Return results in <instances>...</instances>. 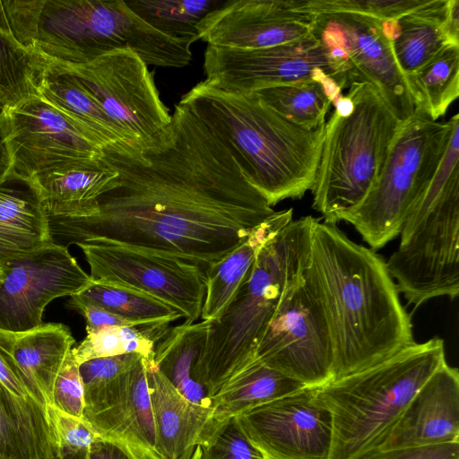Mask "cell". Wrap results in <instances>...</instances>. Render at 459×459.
<instances>
[{
	"label": "cell",
	"instance_id": "14",
	"mask_svg": "<svg viewBox=\"0 0 459 459\" xmlns=\"http://www.w3.org/2000/svg\"><path fill=\"white\" fill-rule=\"evenodd\" d=\"M92 282L68 247L53 242L6 262L0 266V329L22 333L41 325L50 301Z\"/></svg>",
	"mask_w": 459,
	"mask_h": 459
},
{
	"label": "cell",
	"instance_id": "17",
	"mask_svg": "<svg viewBox=\"0 0 459 459\" xmlns=\"http://www.w3.org/2000/svg\"><path fill=\"white\" fill-rule=\"evenodd\" d=\"M204 69L205 82L222 91L235 93H252L263 88L303 80L321 73L327 74L337 82L327 54L312 35L297 41L259 49L208 45L204 53Z\"/></svg>",
	"mask_w": 459,
	"mask_h": 459
},
{
	"label": "cell",
	"instance_id": "44",
	"mask_svg": "<svg viewBox=\"0 0 459 459\" xmlns=\"http://www.w3.org/2000/svg\"><path fill=\"white\" fill-rule=\"evenodd\" d=\"M67 304L71 308L77 311L84 317L87 328L144 325L138 322L124 318L99 306L76 301L71 298Z\"/></svg>",
	"mask_w": 459,
	"mask_h": 459
},
{
	"label": "cell",
	"instance_id": "42",
	"mask_svg": "<svg viewBox=\"0 0 459 459\" xmlns=\"http://www.w3.org/2000/svg\"><path fill=\"white\" fill-rule=\"evenodd\" d=\"M14 336L15 333L0 329V382L14 394L36 400L13 358Z\"/></svg>",
	"mask_w": 459,
	"mask_h": 459
},
{
	"label": "cell",
	"instance_id": "28",
	"mask_svg": "<svg viewBox=\"0 0 459 459\" xmlns=\"http://www.w3.org/2000/svg\"><path fill=\"white\" fill-rule=\"evenodd\" d=\"M116 172L100 158L52 169L31 179L44 200L48 215H72L96 200Z\"/></svg>",
	"mask_w": 459,
	"mask_h": 459
},
{
	"label": "cell",
	"instance_id": "3",
	"mask_svg": "<svg viewBox=\"0 0 459 459\" xmlns=\"http://www.w3.org/2000/svg\"><path fill=\"white\" fill-rule=\"evenodd\" d=\"M222 142L242 173L273 206L311 190L325 126L307 130L281 117L255 93H235L205 81L181 100Z\"/></svg>",
	"mask_w": 459,
	"mask_h": 459
},
{
	"label": "cell",
	"instance_id": "45",
	"mask_svg": "<svg viewBox=\"0 0 459 459\" xmlns=\"http://www.w3.org/2000/svg\"><path fill=\"white\" fill-rule=\"evenodd\" d=\"M88 459H137L118 443L99 439L88 450Z\"/></svg>",
	"mask_w": 459,
	"mask_h": 459
},
{
	"label": "cell",
	"instance_id": "7",
	"mask_svg": "<svg viewBox=\"0 0 459 459\" xmlns=\"http://www.w3.org/2000/svg\"><path fill=\"white\" fill-rule=\"evenodd\" d=\"M30 39L34 53L67 66L121 49L147 65L184 67L192 60L190 43L154 30L122 0H41Z\"/></svg>",
	"mask_w": 459,
	"mask_h": 459
},
{
	"label": "cell",
	"instance_id": "20",
	"mask_svg": "<svg viewBox=\"0 0 459 459\" xmlns=\"http://www.w3.org/2000/svg\"><path fill=\"white\" fill-rule=\"evenodd\" d=\"M459 442V372L446 360L414 394L377 450Z\"/></svg>",
	"mask_w": 459,
	"mask_h": 459
},
{
	"label": "cell",
	"instance_id": "27",
	"mask_svg": "<svg viewBox=\"0 0 459 459\" xmlns=\"http://www.w3.org/2000/svg\"><path fill=\"white\" fill-rule=\"evenodd\" d=\"M293 209L275 214L255 227L233 250L205 270L206 288L201 318L221 316L251 269L262 246L293 219Z\"/></svg>",
	"mask_w": 459,
	"mask_h": 459
},
{
	"label": "cell",
	"instance_id": "37",
	"mask_svg": "<svg viewBox=\"0 0 459 459\" xmlns=\"http://www.w3.org/2000/svg\"><path fill=\"white\" fill-rule=\"evenodd\" d=\"M429 0H290V8L310 15L349 13L381 21L395 20L425 6Z\"/></svg>",
	"mask_w": 459,
	"mask_h": 459
},
{
	"label": "cell",
	"instance_id": "47",
	"mask_svg": "<svg viewBox=\"0 0 459 459\" xmlns=\"http://www.w3.org/2000/svg\"><path fill=\"white\" fill-rule=\"evenodd\" d=\"M11 169V159L5 140V117L0 113V180Z\"/></svg>",
	"mask_w": 459,
	"mask_h": 459
},
{
	"label": "cell",
	"instance_id": "24",
	"mask_svg": "<svg viewBox=\"0 0 459 459\" xmlns=\"http://www.w3.org/2000/svg\"><path fill=\"white\" fill-rule=\"evenodd\" d=\"M37 93L102 148L129 142L67 66L47 61L38 78Z\"/></svg>",
	"mask_w": 459,
	"mask_h": 459
},
{
	"label": "cell",
	"instance_id": "19",
	"mask_svg": "<svg viewBox=\"0 0 459 459\" xmlns=\"http://www.w3.org/2000/svg\"><path fill=\"white\" fill-rule=\"evenodd\" d=\"M311 21L293 11L290 0H226L198 23V39L222 48H270L310 36Z\"/></svg>",
	"mask_w": 459,
	"mask_h": 459
},
{
	"label": "cell",
	"instance_id": "23",
	"mask_svg": "<svg viewBox=\"0 0 459 459\" xmlns=\"http://www.w3.org/2000/svg\"><path fill=\"white\" fill-rule=\"evenodd\" d=\"M58 453L47 407L0 382V459H50Z\"/></svg>",
	"mask_w": 459,
	"mask_h": 459
},
{
	"label": "cell",
	"instance_id": "43",
	"mask_svg": "<svg viewBox=\"0 0 459 459\" xmlns=\"http://www.w3.org/2000/svg\"><path fill=\"white\" fill-rule=\"evenodd\" d=\"M361 459H459V442L378 450Z\"/></svg>",
	"mask_w": 459,
	"mask_h": 459
},
{
	"label": "cell",
	"instance_id": "13",
	"mask_svg": "<svg viewBox=\"0 0 459 459\" xmlns=\"http://www.w3.org/2000/svg\"><path fill=\"white\" fill-rule=\"evenodd\" d=\"M67 67L130 143H147L169 126L171 115L153 74L134 51L117 50Z\"/></svg>",
	"mask_w": 459,
	"mask_h": 459
},
{
	"label": "cell",
	"instance_id": "48",
	"mask_svg": "<svg viewBox=\"0 0 459 459\" xmlns=\"http://www.w3.org/2000/svg\"><path fill=\"white\" fill-rule=\"evenodd\" d=\"M50 459H88V450L60 451Z\"/></svg>",
	"mask_w": 459,
	"mask_h": 459
},
{
	"label": "cell",
	"instance_id": "33",
	"mask_svg": "<svg viewBox=\"0 0 459 459\" xmlns=\"http://www.w3.org/2000/svg\"><path fill=\"white\" fill-rule=\"evenodd\" d=\"M169 328V324L165 323L140 326L86 327L85 338L71 351L79 366L91 359L126 353H138L150 359H153L156 344Z\"/></svg>",
	"mask_w": 459,
	"mask_h": 459
},
{
	"label": "cell",
	"instance_id": "40",
	"mask_svg": "<svg viewBox=\"0 0 459 459\" xmlns=\"http://www.w3.org/2000/svg\"><path fill=\"white\" fill-rule=\"evenodd\" d=\"M47 409L56 431L59 452L89 450L95 441L100 439L82 419L54 406Z\"/></svg>",
	"mask_w": 459,
	"mask_h": 459
},
{
	"label": "cell",
	"instance_id": "16",
	"mask_svg": "<svg viewBox=\"0 0 459 459\" xmlns=\"http://www.w3.org/2000/svg\"><path fill=\"white\" fill-rule=\"evenodd\" d=\"M236 417L264 459L330 458L333 417L317 387H305Z\"/></svg>",
	"mask_w": 459,
	"mask_h": 459
},
{
	"label": "cell",
	"instance_id": "1",
	"mask_svg": "<svg viewBox=\"0 0 459 459\" xmlns=\"http://www.w3.org/2000/svg\"><path fill=\"white\" fill-rule=\"evenodd\" d=\"M100 159L116 178L76 214L48 215L53 243L117 245L205 271L276 212L216 134L180 103L155 138L106 146Z\"/></svg>",
	"mask_w": 459,
	"mask_h": 459
},
{
	"label": "cell",
	"instance_id": "10",
	"mask_svg": "<svg viewBox=\"0 0 459 459\" xmlns=\"http://www.w3.org/2000/svg\"><path fill=\"white\" fill-rule=\"evenodd\" d=\"M311 35L327 54L342 91L353 82H368L401 122L413 114L384 21L349 13L316 14L312 15Z\"/></svg>",
	"mask_w": 459,
	"mask_h": 459
},
{
	"label": "cell",
	"instance_id": "30",
	"mask_svg": "<svg viewBox=\"0 0 459 459\" xmlns=\"http://www.w3.org/2000/svg\"><path fill=\"white\" fill-rule=\"evenodd\" d=\"M252 93L281 117L307 130L325 126L330 108L343 95L338 83L325 73Z\"/></svg>",
	"mask_w": 459,
	"mask_h": 459
},
{
	"label": "cell",
	"instance_id": "36",
	"mask_svg": "<svg viewBox=\"0 0 459 459\" xmlns=\"http://www.w3.org/2000/svg\"><path fill=\"white\" fill-rule=\"evenodd\" d=\"M47 61L0 30V108L13 107L37 93L38 78Z\"/></svg>",
	"mask_w": 459,
	"mask_h": 459
},
{
	"label": "cell",
	"instance_id": "39",
	"mask_svg": "<svg viewBox=\"0 0 459 459\" xmlns=\"http://www.w3.org/2000/svg\"><path fill=\"white\" fill-rule=\"evenodd\" d=\"M83 394V385L79 365L75 361L72 351H70L65 359L54 383L52 406L82 419L84 408Z\"/></svg>",
	"mask_w": 459,
	"mask_h": 459
},
{
	"label": "cell",
	"instance_id": "18",
	"mask_svg": "<svg viewBox=\"0 0 459 459\" xmlns=\"http://www.w3.org/2000/svg\"><path fill=\"white\" fill-rule=\"evenodd\" d=\"M82 420L101 438L125 446L137 459H161L144 358L105 385L84 392Z\"/></svg>",
	"mask_w": 459,
	"mask_h": 459
},
{
	"label": "cell",
	"instance_id": "4",
	"mask_svg": "<svg viewBox=\"0 0 459 459\" xmlns=\"http://www.w3.org/2000/svg\"><path fill=\"white\" fill-rule=\"evenodd\" d=\"M316 221L310 215L292 220L270 238L221 316L210 321L201 364L211 399L255 360L284 291L304 271Z\"/></svg>",
	"mask_w": 459,
	"mask_h": 459
},
{
	"label": "cell",
	"instance_id": "5",
	"mask_svg": "<svg viewBox=\"0 0 459 459\" xmlns=\"http://www.w3.org/2000/svg\"><path fill=\"white\" fill-rule=\"evenodd\" d=\"M445 361L444 341L433 337L317 386L333 417L329 459H361L377 451L414 394Z\"/></svg>",
	"mask_w": 459,
	"mask_h": 459
},
{
	"label": "cell",
	"instance_id": "38",
	"mask_svg": "<svg viewBox=\"0 0 459 459\" xmlns=\"http://www.w3.org/2000/svg\"><path fill=\"white\" fill-rule=\"evenodd\" d=\"M201 459H264L241 429L237 417L210 419L198 445Z\"/></svg>",
	"mask_w": 459,
	"mask_h": 459
},
{
	"label": "cell",
	"instance_id": "46",
	"mask_svg": "<svg viewBox=\"0 0 459 459\" xmlns=\"http://www.w3.org/2000/svg\"><path fill=\"white\" fill-rule=\"evenodd\" d=\"M443 27L448 41L459 46V1L447 0Z\"/></svg>",
	"mask_w": 459,
	"mask_h": 459
},
{
	"label": "cell",
	"instance_id": "25",
	"mask_svg": "<svg viewBox=\"0 0 459 459\" xmlns=\"http://www.w3.org/2000/svg\"><path fill=\"white\" fill-rule=\"evenodd\" d=\"M210 321L170 327L154 349L153 360L170 384L190 402L211 408L201 359Z\"/></svg>",
	"mask_w": 459,
	"mask_h": 459
},
{
	"label": "cell",
	"instance_id": "8",
	"mask_svg": "<svg viewBox=\"0 0 459 459\" xmlns=\"http://www.w3.org/2000/svg\"><path fill=\"white\" fill-rule=\"evenodd\" d=\"M459 122L453 121L439 166L407 215L385 261L399 293L417 308L459 294Z\"/></svg>",
	"mask_w": 459,
	"mask_h": 459
},
{
	"label": "cell",
	"instance_id": "22",
	"mask_svg": "<svg viewBox=\"0 0 459 459\" xmlns=\"http://www.w3.org/2000/svg\"><path fill=\"white\" fill-rule=\"evenodd\" d=\"M52 242L41 194L12 169L0 180V266Z\"/></svg>",
	"mask_w": 459,
	"mask_h": 459
},
{
	"label": "cell",
	"instance_id": "2",
	"mask_svg": "<svg viewBox=\"0 0 459 459\" xmlns=\"http://www.w3.org/2000/svg\"><path fill=\"white\" fill-rule=\"evenodd\" d=\"M303 275L328 325L333 379L377 364L415 342L411 315L385 261L335 224L315 221Z\"/></svg>",
	"mask_w": 459,
	"mask_h": 459
},
{
	"label": "cell",
	"instance_id": "21",
	"mask_svg": "<svg viewBox=\"0 0 459 459\" xmlns=\"http://www.w3.org/2000/svg\"><path fill=\"white\" fill-rule=\"evenodd\" d=\"M144 360L157 451L161 459H189L211 419L212 408L187 400L162 375L153 359Z\"/></svg>",
	"mask_w": 459,
	"mask_h": 459
},
{
	"label": "cell",
	"instance_id": "6",
	"mask_svg": "<svg viewBox=\"0 0 459 459\" xmlns=\"http://www.w3.org/2000/svg\"><path fill=\"white\" fill-rule=\"evenodd\" d=\"M325 125L311 193L324 222L335 224L358 206L379 176L401 125L379 91L353 82Z\"/></svg>",
	"mask_w": 459,
	"mask_h": 459
},
{
	"label": "cell",
	"instance_id": "41",
	"mask_svg": "<svg viewBox=\"0 0 459 459\" xmlns=\"http://www.w3.org/2000/svg\"><path fill=\"white\" fill-rule=\"evenodd\" d=\"M142 357L138 353H126L83 362L79 366L83 392L105 385L132 368Z\"/></svg>",
	"mask_w": 459,
	"mask_h": 459
},
{
	"label": "cell",
	"instance_id": "9",
	"mask_svg": "<svg viewBox=\"0 0 459 459\" xmlns=\"http://www.w3.org/2000/svg\"><path fill=\"white\" fill-rule=\"evenodd\" d=\"M451 130L452 118L434 121L417 111L401 123L376 182L362 202L341 217L371 249L383 247L400 234L439 166Z\"/></svg>",
	"mask_w": 459,
	"mask_h": 459
},
{
	"label": "cell",
	"instance_id": "34",
	"mask_svg": "<svg viewBox=\"0 0 459 459\" xmlns=\"http://www.w3.org/2000/svg\"><path fill=\"white\" fill-rule=\"evenodd\" d=\"M126 5L160 33L190 44L198 39V23L226 0H131Z\"/></svg>",
	"mask_w": 459,
	"mask_h": 459
},
{
	"label": "cell",
	"instance_id": "32",
	"mask_svg": "<svg viewBox=\"0 0 459 459\" xmlns=\"http://www.w3.org/2000/svg\"><path fill=\"white\" fill-rule=\"evenodd\" d=\"M405 81L414 111L437 121L459 95V46L446 45Z\"/></svg>",
	"mask_w": 459,
	"mask_h": 459
},
{
	"label": "cell",
	"instance_id": "26",
	"mask_svg": "<svg viewBox=\"0 0 459 459\" xmlns=\"http://www.w3.org/2000/svg\"><path fill=\"white\" fill-rule=\"evenodd\" d=\"M74 344L70 329L61 323L15 333L13 358L32 396L46 407L52 406L56 377Z\"/></svg>",
	"mask_w": 459,
	"mask_h": 459
},
{
	"label": "cell",
	"instance_id": "11",
	"mask_svg": "<svg viewBox=\"0 0 459 459\" xmlns=\"http://www.w3.org/2000/svg\"><path fill=\"white\" fill-rule=\"evenodd\" d=\"M255 360L308 387L333 379L328 325L303 273L284 291L257 343Z\"/></svg>",
	"mask_w": 459,
	"mask_h": 459
},
{
	"label": "cell",
	"instance_id": "35",
	"mask_svg": "<svg viewBox=\"0 0 459 459\" xmlns=\"http://www.w3.org/2000/svg\"><path fill=\"white\" fill-rule=\"evenodd\" d=\"M70 298L99 306L142 325L170 324L184 317L179 310L152 296L94 281L87 289Z\"/></svg>",
	"mask_w": 459,
	"mask_h": 459
},
{
	"label": "cell",
	"instance_id": "12",
	"mask_svg": "<svg viewBox=\"0 0 459 459\" xmlns=\"http://www.w3.org/2000/svg\"><path fill=\"white\" fill-rule=\"evenodd\" d=\"M94 282L152 296L179 310L186 323L201 317L206 274L176 257L102 242L77 244Z\"/></svg>",
	"mask_w": 459,
	"mask_h": 459
},
{
	"label": "cell",
	"instance_id": "49",
	"mask_svg": "<svg viewBox=\"0 0 459 459\" xmlns=\"http://www.w3.org/2000/svg\"><path fill=\"white\" fill-rule=\"evenodd\" d=\"M189 459H201V450L199 446H196L191 457Z\"/></svg>",
	"mask_w": 459,
	"mask_h": 459
},
{
	"label": "cell",
	"instance_id": "15",
	"mask_svg": "<svg viewBox=\"0 0 459 459\" xmlns=\"http://www.w3.org/2000/svg\"><path fill=\"white\" fill-rule=\"evenodd\" d=\"M2 111L11 169L22 177L102 156L96 141L38 93Z\"/></svg>",
	"mask_w": 459,
	"mask_h": 459
},
{
	"label": "cell",
	"instance_id": "29",
	"mask_svg": "<svg viewBox=\"0 0 459 459\" xmlns=\"http://www.w3.org/2000/svg\"><path fill=\"white\" fill-rule=\"evenodd\" d=\"M447 0H429L423 7L395 20L384 21L396 63L403 74H412L451 44L443 22Z\"/></svg>",
	"mask_w": 459,
	"mask_h": 459
},
{
	"label": "cell",
	"instance_id": "31",
	"mask_svg": "<svg viewBox=\"0 0 459 459\" xmlns=\"http://www.w3.org/2000/svg\"><path fill=\"white\" fill-rule=\"evenodd\" d=\"M306 386L283 373L254 360L230 378L211 399V419L221 421Z\"/></svg>",
	"mask_w": 459,
	"mask_h": 459
}]
</instances>
